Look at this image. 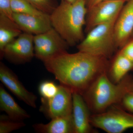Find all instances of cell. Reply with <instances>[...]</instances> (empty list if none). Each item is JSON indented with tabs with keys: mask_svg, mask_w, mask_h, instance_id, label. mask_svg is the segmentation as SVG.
Instances as JSON below:
<instances>
[{
	"mask_svg": "<svg viewBox=\"0 0 133 133\" xmlns=\"http://www.w3.org/2000/svg\"><path fill=\"white\" fill-rule=\"evenodd\" d=\"M43 62L60 84L82 95L99 76L107 72L109 59L78 51H64Z\"/></svg>",
	"mask_w": 133,
	"mask_h": 133,
	"instance_id": "obj_1",
	"label": "cell"
},
{
	"mask_svg": "<svg viewBox=\"0 0 133 133\" xmlns=\"http://www.w3.org/2000/svg\"><path fill=\"white\" fill-rule=\"evenodd\" d=\"M87 12L85 0L73 3L61 0L50 15L52 28L69 46L77 45L84 38Z\"/></svg>",
	"mask_w": 133,
	"mask_h": 133,
	"instance_id": "obj_2",
	"label": "cell"
},
{
	"mask_svg": "<svg viewBox=\"0 0 133 133\" xmlns=\"http://www.w3.org/2000/svg\"><path fill=\"white\" fill-rule=\"evenodd\" d=\"M133 79L128 74L115 84L109 79L107 72L99 76L82 95L92 114L103 112L113 105L120 104L130 91Z\"/></svg>",
	"mask_w": 133,
	"mask_h": 133,
	"instance_id": "obj_3",
	"label": "cell"
},
{
	"mask_svg": "<svg viewBox=\"0 0 133 133\" xmlns=\"http://www.w3.org/2000/svg\"><path fill=\"white\" fill-rule=\"evenodd\" d=\"M118 16L94 27L87 33L83 41L77 45L78 51L111 59L118 49L114 33L115 23Z\"/></svg>",
	"mask_w": 133,
	"mask_h": 133,
	"instance_id": "obj_4",
	"label": "cell"
},
{
	"mask_svg": "<svg viewBox=\"0 0 133 133\" xmlns=\"http://www.w3.org/2000/svg\"><path fill=\"white\" fill-rule=\"evenodd\" d=\"M117 104L102 113L92 114V125L108 133H122L133 129V114Z\"/></svg>",
	"mask_w": 133,
	"mask_h": 133,
	"instance_id": "obj_5",
	"label": "cell"
},
{
	"mask_svg": "<svg viewBox=\"0 0 133 133\" xmlns=\"http://www.w3.org/2000/svg\"><path fill=\"white\" fill-rule=\"evenodd\" d=\"M35 56L43 62L67 51L70 47L59 33L53 28L34 36Z\"/></svg>",
	"mask_w": 133,
	"mask_h": 133,
	"instance_id": "obj_6",
	"label": "cell"
},
{
	"mask_svg": "<svg viewBox=\"0 0 133 133\" xmlns=\"http://www.w3.org/2000/svg\"><path fill=\"white\" fill-rule=\"evenodd\" d=\"M125 3L121 0H104L87 9L85 33L118 16Z\"/></svg>",
	"mask_w": 133,
	"mask_h": 133,
	"instance_id": "obj_7",
	"label": "cell"
},
{
	"mask_svg": "<svg viewBox=\"0 0 133 133\" xmlns=\"http://www.w3.org/2000/svg\"><path fill=\"white\" fill-rule=\"evenodd\" d=\"M40 111L51 119L72 114V92L69 88L60 84L56 95L49 99H41Z\"/></svg>",
	"mask_w": 133,
	"mask_h": 133,
	"instance_id": "obj_8",
	"label": "cell"
},
{
	"mask_svg": "<svg viewBox=\"0 0 133 133\" xmlns=\"http://www.w3.org/2000/svg\"><path fill=\"white\" fill-rule=\"evenodd\" d=\"M34 36L23 32L5 47L1 53L4 57L15 64H23L31 61L35 56Z\"/></svg>",
	"mask_w": 133,
	"mask_h": 133,
	"instance_id": "obj_9",
	"label": "cell"
},
{
	"mask_svg": "<svg viewBox=\"0 0 133 133\" xmlns=\"http://www.w3.org/2000/svg\"><path fill=\"white\" fill-rule=\"evenodd\" d=\"M0 80L19 99L30 107L36 108V96L28 90L19 81L17 76L2 62L0 63Z\"/></svg>",
	"mask_w": 133,
	"mask_h": 133,
	"instance_id": "obj_10",
	"label": "cell"
},
{
	"mask_svg": "<svg viewBox=\"0 0 133 133\" xmlns=\"http://www.w3.org/2000/svg\"><path fill=\"white\" fill-rule=\"evenodd\" d=\"M114 33L119 49L133 37V0L126 2L121 10L115 23Z\"/></svg>",
	"mask_w": 133,
	"mask_h": 133,
	"instance_id": "obj_11",
	"label": "cell"
},
{
	"mask_svg": "<svg viewBox=\"0 0 133 133\" xmlns=\"http://www.w3.org/2000/svg\"><path fill=\"white\" fill-rule=\"evenodd\" d=\"M13 17L23 32L33 35L44 33L52 28L48 14L36 15L14 13Z\"/></svg>",
	"mask_w": 133,
	"mask_h": 133,
	"instance_id": "obj_12",
	"label": "cell"
},
{
	"mask_svg": "<svg viewBox=\"0 0 133 133\" xmlns=\"http://www.w3.org/2000/svg\"><path fill=\"white\" fill-rule=\"evenodd\" d=\"M91 112L84 98L78 93H72V111L76 133L93 132L90 122Z\"/></svg>",
	"mask_w": 133,
	"mask_h": 133,
	"instance_id": "obj_13",
	"label": "cell"
},
{
	"mask_svg": "<svg viewBox=\"0 0 133 133\" xmlns=\"http://www.w3.org/2000/svg\"><path fill=\"white\" fill-rule=\"evenodd\" d=\"M109 60L107 76L113 83L117 84L133 70V63L119 51Z\"/></svg>",
	"mask_w": 133,
	"mask_h": 133,
	"instance_id": "obj_14",
	"label": "cell"
},
{
	"mask_svg": "<svg viewBox=\"0 0 133 133\" xmlns=\"http://www.w3.org/2000/svg\"><path fill=\"white\" fill-rule=\"evenodd\" d=\"M0 110L15 121H23L30 118V115L16 102L2 84L0 85Z\"/></svg>",
	"mask_w": 133,
	"mask_h": 133,
	"instance_id": "obj_15",
	"label": "cell"
},
{
	"mask_svg": "<svg viewBox=\"0 0 133 133\" xmlns=\"http://www.w3.org/2000/svg\"><path fill=\"white\" fill-rule=\"evenodd\" d=\"M33 127L37 133H76L72 114L51 119L48 124H34Z\"/></svg>",
	"mask_w": 133,
	"mask_h": 133,
	"instance_id": "obj_16",
	"label": "cell"
},
{
	"mask_svg": "<svg viewBox=\"0 0 133 133\" xmlns=\"http://www.w3.org/2000/svg\"><path fill=\"white\" fill-rule=\"evenodd\" d=\"M22 33L14 20L0 15V53H2L6 45Z\"/></svg>",
	"mask_w": 133,
	"mask_h": 133,
	"instance_id": "obj_17",
	"label": "cell"
},
{
	"mask_svg": "<svg viewBox=\"0 0 133 133\" xmlns=\"http://www.w3.org/2000/svg\"><path fill=\"white\" fill-rule=\"evenodd\" d=\"M11 2L12 10L14 13L36 15L46 14L37 9L25 0H11Z\"/></svg>",
	"mask_w": 133,
	"mask_h": 133,
	"instance_id": "obj_18",
	"label": "cell"
},
{
	"mask_svg": "<svg viewBox=\"0 0 133 133\" xmlns=\"http://www.w3.org/2000/svg\"><path fill=\"white\" fill-rule=\"evenodd\" d=\"M26 126L23 121L13 120L6 115L0 117V133H9Z\"/></svg>",
	"mask_w": 133,
	"mask_h": 133,
	"instance_id": "obj_19",
	"label": "cell"
},
{
	"mask_svg": "<svg viewBox=\"0 0 133 133\" xmlns=\"http://www.w3.org/2000/svg\"><path fill=\"white\" fill-rule=\"evenodd\" d=\"M58 86L53 81L45 80L39 84L38 91L42 98L49 99L56 95L58 91Z\"/></svg>",
	"mask_w": 133,
	"mask_h": 133,
	"instance_id": "obj_20",
	"label": "cell"
},
{
	"mask_svg": "<svg viewBox=\"0 0 133 133\" xmlns=\"http://www.w3.org/2000/svg\"><path fill=\"white\" fill-rule=\"evenodd\" d=\"M34 7L45 14L50 15L56 6L52 0H25Z\"/></svg>",
	"mask_w": 133,
	"mask_h": 133,
	"instance_id": "obj_21",
	"label": "cell"
},
{
	"mask_svg": "<svg viewBox=\"0 0 133 133\" xmlns=\"http://www.w3.org/2000/svg\"><path fill=\"white\" fill-rule=\"evenodd\" d=\"M120 104L124 109L133 114V92H128L123 97Z\"/></svg>",
	"mask_w": 133,
	"mask_h": 133,
	"instance_id": "obj_22",
	"label": "cell"
},
{
	"mask_svg": "<svg viewBox=\"0 0 133 133\" xmlns=\"http://www.w3.org/2000/svg\"><path fill=\"white\" fill-rule=\"evenodd\" d=\"M13 13L11 6V0H0V15L7 17L14 20Z\"/></svg>",
	"mask_w": 133,
	"mask_h": 133,
	"instance_id": "obj_23",
	"label": "cell"
},
{
	"mask_svg": "<svg viewBox=\"0 0 133 133\" xmlns=\"http://www.w3.org/2000/svg\"><path fill=\"white\" fill-rule=\"evenodd\" d=\"M118 51L133 63V37L119 49Z\"/></svg>",
	"mask_w": 133,
	"mask_h": 133,
	"instance_id": "obj_24",
	"label": "cell"
},
{
	"mask_svg": "<svg viewBox=\"0 0 133 133\" xmlns=\"http://www.w3.org/2000/svg\"><path fill=\"white\" fill-rule=\"evenodd\" d=\"M102 1L104 0H85L86 5L87 9Z\"/></svg>",
	"mask_w": 133,
	"mask_h": 133,
	"instance_id": "obj_25",
	"label": "cell"
},
{
	"mask_svg": "<svg viewBox=\"0 0 133 133\" xmlns=\"http://www.w3.org/2000/svg\"><path fill=\"white\" fill-rule=\"evenodd\" d=\"M63 1H65L67 2L73 3L76 1L77 0H63Z\"/></svg>",
	"mask_w": 133,
	"mask_h": 133,
	"instance_id": "obj_26",
	"label": "cell"
},
{
	"mask_svg": "<svg viewBox=\"0 0 133 133\" xmlns=\"http://www.w3.org/2000/svg\"><path fill=\"white\" fill-rule=\"evenodd\" d=\"M130 91L133 92V79L132 81V83H131V88H130Z\"/></svg>",
	"mask_w": 133,
	"mask_h": 133,
	"instance_id": "obj_27",
	"label": "cell"
},
{
	"mask_svg": "<svg viewBox=\"0 0 133 133\" xmlns=\"http://www.w3.org/2000/svg\"><path fill=\"white\" fill-rule=\"evenodd\" d=\"M121 1H124L125 2H127L128 1H129V0H121Z\"/></svg>",
	"mask_w": 133,
	"mask_h": 133,
	"instance_id": "obj_28",
	"label": "cell"
}]
</instances>
